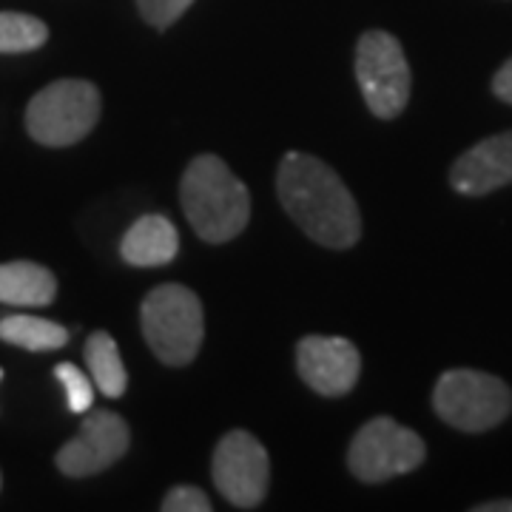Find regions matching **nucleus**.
Returning a JSON list of instances; mask_svg holds the SVG:
<instances>
[{
  "instance_id": "16",
  "label": "nucleus",
  "mask_w": 512,
  "mask_h": 512,
  "mask_svg": "<svg viewBox=\"0 0 512 512\" xmlns=\"http://www.w3.org/2000/svg\"><path fill=\"white\" fill-rule=\"evenodd\" d=\"M49 40V26L35 15L0 12V55L35 52Z\"/></svg>"
},
{
  "instance_id": "11",
  "label": "nucleus",
  "mask_w": 512,
  "mask_h": 512,
  "mask_svg": "<svg viewBox=\"0 0 512 512\" xmlns=\"http://www.w3.org/2000/svg\"><path fill=\"white\" fill-rule=\"evenodd\" d=\"M450 185L464 197H484L512 185V131H501L464 151L450 168Z\"/></svg>"
},
{
  "instance_id": "1",
  "label": "nucleus",
  "mask_w": 512,
  "mask_h": 512,
  "mask_svg": "<svg viewBox=\"0 0 512 512\" xmlns=\"http://www.w3.org/2000/svg\"><path fill=\"white\" fill-rule=\"evenodd\" d=\"M276 194L291 220L325 248H350L362 237L359 205L342 177L319 157L291 151L276 171Z\"/></svg>"
},
{
  "instance_id": "18",
  "label": "nucleus",
  "mask_w": 512,
  "mask_h": 512,
  "mask_svg": "<svg viewBox=\"0 0 512 512\" xmlns=\"http://www.w3.org/2000/svg\"><path fill=\"white\" fill-rule=\"evenodd\" d=\"M194 0H137L140 6V15L151 23L154 29H168L171 23L183 18L185 9L191 6Z\"/></svg>"
},
{
  "instance_id": "5",
  "label": "nucleus",
  "mask_w": 512,
  "mask_h": 512,
  "mask_svg": "<svg viewBox=\"0 0 512 512\" xmlns=\"http://www.w3.org/2000/svg\"><path fill=\"white\" fill-rule=\"evenodd\" d=\"M433 407L439 419L461 433H484L512 413V390L493 373L456 367L441 373L433 390Z\"/></svg>"
},
{
  "instance_id": "7",
  "label": "nucleus",
  "mask_w": 512,
  "mask_h": 512,
  "mask_svg": "<svg viewBox=\"0 0 512 512\" xmlns=\"http://www.w3.org/2000/svg\"><path fill=\"white\" fill-rule=\"evenodd\" d=\"M427 447L419 433L390 416L370 419L350 444L348 467L365 484H382L424 464Z\"/></svg>"
},
{
  "instance_id": "12",
  "label": "nucleus",
  "mask_w": 512,
  "mask_h": 512,
  "mask_svg": "<svg viewBox=\"0 0 512 512\" xmlns=\"http://www.w3.org/2000/svg\"><path fill=\"white\" fill-rule=\"evenodd\" d=\"M180 251V237L174 222L163 214H146L128 228L120 254L134 268H160L168 265Z\"/></svg>"
},
{
  "instance_id": "21",
  "label": "nucleus",
  "mask_w": 512,
  "mask_h": 512,
  "mask_svg": "<svg viewBox=\"0 0 512 512\" xmlns=\"http://www.w3.org/2000/svg\"><path fill=\"white\" fill-rule=\"evenodd\" d=\"M476 512H512V498H501V501H487V504H478Z\"/></svg>"
},
{
  "instance_id": "15",
  "label": "nucleus",
  "mask_w": 512,
  "mask_h": 512,
  "mask_svg": "<svg viewBox=\"0 0 512 512\" xmlns=\"http://www.w3.org/2000/svg\"><path fill=\"white\" fill-rule=\"evenodd\" d=\"M0 342L32 350V353H49V350L66 348L69 330L52 322V319L18 313V316H3L0 319Z\"/></svg>"
},
{
  "instance_id": "10",
  "label": "nucleus",
  "mask_w": 512,
  "mask_h": 512,
  "mask_svg": "<svg viewBox=\"0 0 512 512\" xmlns=\"http://www.w3.org/2000/svg\"><path fill=\"white\" fill-rule=\"evenodd\" d=\"M296 370L319 396H345L362 370V356L342 336H305L296 345Z\"/></svg>"
},
{
  "instance_id": "19",
  "label": "nucleus",
  "mask_w": 512,
  "mask_h": 512,
  "mask_svg": "<svg viewBox=\"0 0 512 512\" xmlns=\"http://www.w3.org/2000/svg\"><path fill=\"white\" fill-rule=\"evenodd\" d=\"M211 498L202 493L200 487H174L163 498L165 512H211Z\"/></svg>"
},
{
  "instance_id": "8",
  "label": "nucleus",
  "mask_w": 512,
  "mask_h": 512,
  "mask_svg": "<svg viewBox=\"0 0 512 512\" xmlns=\"http://www.w3.org/2000/svg\"><path fill=\"white\" fill-rule=\"evenodd\" d=\"M211 473L225 501H231L239 510H254L268 493V450L248 430H231L214 450Z\"/></svg>"
},
{
  "instance_id": "4",
  "label": "nucleus",
  "mask_w": 512,
  "mask_h": 512,
  "mask_svg": "<svg viewBox=\"0 0 512 512\" xmlns=\"http://www.w3.org/2000/svg\"><path fill=\"white\" fill-rule=\"evenodd\" d=\"M100 120V92L89 80H55L29 100L26 131L49 148H66L92 134Z\"/></svg>"
},
{
  "instance_id": "20",
  "label": "nucleus",
  "mask_w": 512,
  "mask_h": 512,
  "mask_svg": "<svg viewBox=\"0 0 512 512\" xmlns=\"http://www.w3.org/2000/svg\"><path fill=\"white\" fill-rule=\"evenodd\" d=\"M493 92L498 100H504V103H510L512 106V57L495 72L493 77Z\"/></svg>"
},
{
  "instance_id": "3",
  "label": "nucleus",
  "mask_w": 512,
  "mask_h": 512,
  "mask_svg": "<svg viewBox=\"0 0 512 512\" xmlns=\"http://www.w3.org/2000/svg\"><path fill=\"white\" fill-rule=\"evenodd\" d=\"M143 336L151 353L171 367L194 362L205 336L200 296L185 285L168 282L148 293L140 308Z\"/></svg>"
},
{
  "instance_id": "9",
  "label": "nucleus",
  "mask_w": 512,
  "mask_h": 512,
  "mask_svg": "<svg viewBox=\"0 0 512 512\" xmlns=\"http://www.w3.org/2000/svg\"><path fill=\"white\" fill-rule=\"evenodd\" d=\"M128 441L126 421L111 410H94L83 419L80 433L57 450V470L69 478L97 476L126 456Z\"/></svg>"
},
{
  "instance_id": "13",
  "label": "nucleus",
  "mask_w": 512,
  "mask_h": 512,
  "mask_svg": "<svg viewBox=\"0 0 512 512\" xmlns=\"http://www.w3.org/2000/svg\"><path fill=\"white\" fill-rule=\"evenodd\" d=\"M57 296V279L37 262H3L0 265V302L15 308H46Z\"/></svg>"
},
{
  "instance_id": "6",
  "label": "nucleus",
  "mask_w": 512,
  "mask_h": 512,
  "mask_svg": "<svg viewBox=\"0 0 512 512\" xmlns=\"http://www.w3.org/2000/svg\"><path fill=\"white\" fill-rule=\"evenodd\" d=\"M356 80L367 109L376 117L382 120L399 117L410 100V86H413L402 43L382 29L365 32L356 46Z\"/></svg>"
},
{
  "instance_id": "22",
  "label": "nucleus",
  "mask_w": 512,
  "mask_h": 512,
  "mask_svg": "<svg viewBox=\"0 0 512 512\" xmlns=\"http://www.w3.org/2000/svg\"><path fill=\"white\" fill-rule=\"evenodd\" d=\"M0 382H3V367H0Z\"/></svg>"
},
{
  "instance_id": "2",
  "label": "nucleus",
  "mask_w": 512,
  "mask_h": 512,
  "mask_svg": "<svg viewBox=\"0 0 512 512\" xmlns=\"http://www.w3.org/2000/svg\"><path fill=\"white\" fill-rule=\"evenodd\" d=\"M180 202L188 225L205 242H228L251 220V194L217 154L194 157L180 183Z\"/></svg>"
},
{
  "instance_id": "17",
  "label": "nucleus",
  "mask_w": 512,
  "mask_h": 512,
  "mask_svg": "<svg viewBox=\"0 0 512 512\" xmlns=\"http://www.w3.org/2000/svg\"><path fill=\"white\" fill-rule=\"evenodd\" d=\"M55 376L57 382L63 384V390H66V404H69V410L72 413H86V410H92L94 402V382L72 362H60L55 367Z\"/></svg>"
},
{
  "instance_id": "14",
  "label": "nucleus",
  "mask_w": 512,
  "mask_h": 512,
  "mask_svg": "<svg viewBox=\"0 0 512 512\" xmlns=\"http://www.w3.org/2000/svg\"><path fill=\"white\" fill-rule=\"evenodd\" d=\"M86 365L92 373L94 387L106 396V399H120L128 387V373L114 336L106 330H94L86 342Z\"/></svg>"
}]
</instances>
